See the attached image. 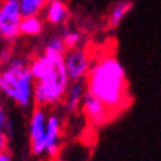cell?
Segmentation results:
<instances>
[{
  "label": "cell",
  "mask_w": 161,
  "mask_h": 161,
  "mask_svg": "<svg viewBox=\"0 0 161 161\" xmlns=\"http://www.w3.org/2000/svg\"><path fill=\"white\" fill-rule=\"evenodd\" d=\"M87 93L103 102L113 115L128 106L129 90L125 67L115 55H103L92 63L86 77Z\"/></svg>",
  "instance_id": "1"
},
{
  "label": "cell",
  "mask_w": 161,
  "mask_h": 161,
  "mask_svg": "<svg viewBox=\"0 0 161 161\" xmlns=\"http://www.w3.org/2000/svg\"><path fill=\"white\" fill-rule=\"evenodd\" d=\"M29 71L35 81V106L53 108L63 103L70 86L64 54L44 51L29 61Z\"/></svg>",
  "instance_id": "2"
},
{
  "label": "cell",
  "mask_w": 161,
  "mask_h": 161,
  "mask_svg": "<svg viewBox=\"0 0 161 161\" xmlns=\"http://www.w3.org/2000/svg\"><path fill=\"white\" fill-rule=\"evenodd\" d=\"M35 81L29 71V60L25 55L13 54L0 67V97L6 103L26 110L35 106Z\"/></svg>",
  "instance_id": "3"
},
{
  "label": "cell",
  "mask_w": 161,
  "mask_h": 161,
  "mask_svg": "<svg viewBox=\"0 0 161 161\" xmlns=\"http://www.w3.org/2000/svg\"><path fill=\"white\" fill-rule=\"evenodd\" d=\"M47 119L48 110L41 106H34L31 109L28 119V144L29 151L35 157L45 155V132H47Z\"/></svg>",
  "instance_id": "4"
},
{
  "label": "cell",
  "mask_w": 161,
  "mask_h": 161,
  "mask_svg": "<svg viewBox=\"0 0 161 161\" xmlns=\"http://www.w3.org/2000/svg\"><path fill=\"white\" fill-rule=\"evenodd\" d=\"M22 18L18 0H0V39L13 44L20 36Z\"/></svg>",
  "instance_id": "5"
},
{
  "label": "cell",
  "mask_w": 161,
  "mask_h": 161,
  "mask_svg": "<svg viewBox=\"0 0 161 161\" xmlns=\"http://www.w3.org/2000/svg\"><path fill=\"white\" fill-rule=\"evenodd\" d=\"M64 65L70 83L84 81L92 67V60L83 47L67 49L64 54Z\"/></svg>",
  "instance_id": "6"
},
{
  "label": "cell",
  "mask_w": 161,
  "mask_h": 161,
  "mask_svg": "<svg viewBox=\"0 0 161 161\" xmlns=\"http://www.w3.org/2000/svg\"><path fill=\"white\" fill-rule=\"evenodd\" d=\"M80 109L83 110L86 119L89 120L93 126L105 125L106 122H109V119H112V118L115 116L113 112L103 103V102H100L96 96H93V94L87 93V90H86L84 97H83L81 108Z\"/></svg>",
  "instance_id": "7"
},
{
  "label": "cell",
  "mask_w": 161,
  "mask_h": 161,
  "mask_svg": "<svg viewBox=\"0 0 161 161\" xmlns=\"http://www.w3.org/2000/svg\"><path fill=\"white\" fill-rule=\"evenodd\" d=\"M63 142V118L61 115L53 112L48 113L47 119V132H45V155L57 157Z\"/></svg>",
  "instance_id": "8"
},
{
  "label": "cell",
  "mask_w": 161,
  "mask_h": 161,
  "mask_svg": "<svg viewBox=\"0 0 161 161\" xmlns=\"http://www.w3.org/2000/svg\"><path fill=\"white\" fill-rule=\"evenodd\" d=\"M41 16L44 18L45 23L58 28L67 25L71 18V12L64 0H47V4Z\"/></svg>",
  "instance_id": "9"
},
{
  "label": "cell",
  "mask_w": 161,
  "mask_h": 161,
  "mask_svg": "<svg viewBox=\"0 0 161 161\" xmlns=\"http://www.w3.org/2000/svg\"><path fill=\"white\" fill-rule=\"evenodd\" d=\"M86 94V84L83 81H73L67 89V93L64 96L63 106L67 113H75L81 108L83 97Z\"/></svg>",
  "instance_id": "10"
},
{
  "label": "cell",
  "mask_w": 161,
  "mask_h": 161,
  "mask_svg": "<svg viewBox=\"0 0 161 161\" xmlns=\"http://www.w3.org/2000/svg\"><path fill=\"white\" fill-rule=\"evenodd\" d=\"M45 31V20L41 15L36 16H23L20 28H19V34L20 36L26 38H35L44 34Z\"/></svg>",
  "instance_id": "11"
},
{
  "label": "cell",
  "mask_w": 161,
  "mask_h": 161,
  "mask_svg": "<svg viewBox=\"0 0 161 161\" xmlns=\"http://www.w3.org/2000/svg\"><path fill=\"white\" fill-rule=\"evenodd\" d=\"M134 8L132 0H119L113 4L108 15V26L109 28H118L120 23L124 22V19L131 13Z\"/></svg>",
  "instance_id": "12"
},
{
  "label": "cell",
  "mask_w": 161,
  "mask_h": 161,
  "mask_svg": "<svg viewBox=\"0 0 161 161\" xmlns=\"http://www.w3.org/2000/svg\"><path fill=\"white\" fill-rule=\"evenodd\" d=\"M60 36L64 41L67 49H71V48H80V47H81L84 35H83L79 29H74V28L65 25V26H63V31H61Z\"/></svg>",
  "instance_id": "13"
},
{
  "label": "cell",
  "mask_w": 161,
  "mask_h": 161,
  "mask_svg": "<svg viewBox=\"0 0 161 161\" xmlns=\"http://www.w3.org/2000/svg\"><path fill=\"white\" fill-rule=\"evenodd\" d=\"M22 16H36L42 15L47 0H18Z\"/></svg>",
  "instance_id": "14"
},
{
  "label": "cell",
  "mask_w": 161,
  "mask_h": 161,
  "mask_svg": "<svg viewBox=\"0 0 161 161\" xmlns=\"http://www.w3.org/2000/svg\"><path fill=\"white\" fill-rule=\"evenodd\" d=\"M12 126V120H10V113H9L8 103L0 97V135H9Z\"/></svg>",
  "instance_id": "15"
},
{
  "label": "cell",
  "mask_w": 161,
  "mask_h": 161,
  "mask_svg": "<svg viewBox=\"0 0 161 161\" xmlns=\"http://www.w3.org/2000/svg\"><path fill=\"white\" fill-rule=\"evenodd\" d=\"M44 51H51V53H58V54H65L67 47L61 39L60 35H51V36L45 41Z\"/></svg>",
  "instance_id": "16"
},
{
  "label": "cell",
  "mask_w": 161,
  "mask_h": 161,
  "mask_svg": "<svg viewBox=\"0 0 161 161\" xmlns=\"http://www.w3.org/2000/svg\"><path fill=\"white\" fill-rule=\"evenodd\" d=\"M9 135H0V153L4 150H9Z\"/></svg>",
  "instance_id": "17"
},
{
  "label": "cell",
  "mask_w": 161,
  "mask_h": 161,
  "mask_svg": "<svg viewBox=\"0 0 161 161\" xmlns=\"http://www.w3.org/2000/svg\"><path fill=\"white\" fill-rule=\"evenodd\" d=\"M0 161H13V154L9 150H4L0 153Z\"/></svg>",
  "instance_id": "18"
}]
</instances>
